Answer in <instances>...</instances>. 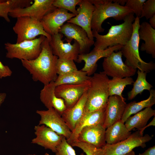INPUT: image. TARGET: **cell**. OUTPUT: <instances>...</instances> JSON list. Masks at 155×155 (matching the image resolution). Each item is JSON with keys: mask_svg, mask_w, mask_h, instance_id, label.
Here are the masks:
<instances>
[{"mask_svg": "<svg viewBox=\"0 0 155 155\" xmlns=\"http://www.w3.org/2000/svg\"><path fill=\"white\" fill-rule=\"evenodd\" d=\"M148 98L145 100L136 102H131L127 104L121 118L122 121L125 123L127 119L132 114H135L147 107H151L155 104V90L151 89Z\"/></svg>", "mask_w": 155, "mask_h": 155, "instance_id": "cell-27", "label": "cell"}, {"mask_svg": "<svg viewBox=\"0 0 155 155\" xmlns=\"http://www.w3.org/2000/svg\"><path fill=\"white\" fill-rule=\"evenodd\" d=\"M63 36L60 33L51 36L49 42L52 52L58 58L72 60L76 62L79 54V44L75 40L72 44L64 43Z\"/></svg>", "mask_w": 155, "mask_h": 155, "instance_id": "cell-13", "label": "cell"}, {"mask_svg": "<svg viewBox=\"0 0 155 155\" xmlns=\"http://www.w3.org/2000/svg\"><path fill=\"white\" fill-rule=\"evenodd\" d=\"M125 100V99L117 95L109 96L103 124L106 129L121 119L127 104Z\"/></svg>", "mask_w": 155, "mask_h": 155, "instance_id": "cell-20", "label": "cell"}, {"mask_svg": "<svg viewBox=\"0 0 155 155\" xmlns=\"http://www.w3.org/2000/svg\"><path fill=\"white\" fill-rule=\"evenodd\" d=\"M138 35L140 40L144 41L142 43L140 50L155 58V29L153 28L149 23L144 22L140 25L138 30Z\"/></svg>", "mask_w": 155, "mask_h": 155, "instance_id": "cell-24", "label": "cell"}, {"mask_svg": "<svg viewBox=\"0 0 155 155\" xmlns=\"http://www.w3.org/2000/svg\"><path fill=\"white\" fill-rule=\"evenodd\" d=\"M123 46L115 45L101 51L93 49L88 53L79 54L76 62L80 63L83 61L85 62L84 67L81 70L85 72L88 76H90L95 73L97 67V62L99 59L107 57L113 52L120 51Z\"/></svg>", "mask_w": 155, "mask_h": 155, "instance_id": "cell-17", "label": "cell"}, {"mask_svg": "<svg viewBox=\"0 0 155 155\" xmlns=\"http://www.w3.org/2000/svg\"><path fill=\"white\" fill-rule=\"evenodd\" d=\"M17 35L16 43L30 40L38 35H43L50 40L51 36L44 30L40 20L29 17H18L13 28Z\"/></svg>", "mask_w": 155, "mask_h": 155, "instance_id": "cell-7", "label": "cell"}, {"mask_svg": "<svg viewBox=\"0 0 155 155\" xmlns=\"http://www.w3.org/2000/svg\"><path fill=\"white\" fill-rule=\"evenodd\" d=\"M7 96V94L5 92L0 93V107L4 102Z\"/></svg>", "mask_w": 155, "mask_h": 155, "instance_id": "cell-41", "label": "cell"}, {"mask_svg": "<svg viewBox=\"0 0 155 155\" xmlns=\"http://www.w3.org/2000/svg\"><path fill=\"white\" fill-rule=\"evenodd\" d=\"M127 0H113V2L116 3L120 5L124 6L126 3Z\"/></svg>", "mask_w": 155, "mask_h": 155, "instance_id": "cell-43", "label": "cell"}, {"mask_svg": "<svg viewBox=\"0 0 155 155\" xmlns=\"http://www.w3.org/2000/svg\"><path fill=\"white\" fill-rule=\"evenodd\" d=\"M34 129L36 137L32 140L31 143L41 146L45 149L50 150L55 153L57 147L63 136L43 125L35 126Z\"/></svg>", "mask_w": 155, "mask_h": 155, "instance_id": "cell-16", "label": "cell"}, {"mask_svg": "<svg viewBox=\"0 0 155 155\" xmlns=\"http://www.w3.org/2000/svg\"><path fill=\"white\" fill-rule=\"evenodd\" d=\"M17 7L16 0H0V17L7 22H10L9 13L11 9Z\"/></svg>", "mask_w": 155, "mask_h": 155, "instance_id": "cell-33", "label": "cell"}, {"mask_svg": "<svg viewBox=\"0 0 155 155\" xmlns=\"http://www.w3.org/2000/svg\"><path fill=\"white\" fill-rule=\"evenodd\" d=\"M71 145L80 148L86 155H103L102 148H97L91 144L76 141Z\"/></svg>", "mask_w": 155, "mask_h": 155, "instance_id": "cell-34", "label": "cell"}, {"mask_svg": "<svg viewBox=\"0 0 155 155\" xmlns=\"http://www.w3.org/2000/svg\"><path fill=\"white\" fill-rule=\"evenodd\" d=\"M90 76L86 72L80 70L58 76L54 81L56 86L63 84H77L90 80Z\"/></svg>", "mask_w": 155, "mask_h": 155, "instance_id": "cell-28", "label": "cell"}, {"mask_svg": "<svg viewBox=\"0 0 155 155\" xmlns=\"http://www.w3.org/2000/svg\"><path fill=\"white\" fill-rule=\"evenodd\" d=\"M54 0H34L29 6L11 9L8 14L13 18L21 17H32L40 20L45 15L56 8L53 5Z\"/></svg>", "mask_w": 155, "mask_h": 155, "instance_id": "cell-10", "label": "cell"}, {"mask_svg": "<svg viewBox=\"0 0 155 155\" xmlns=\"http://www.w3.org/2000/svg\"><path fill=\"white\" fill-rule=\"evenodd\" d=\"M134 82L133 80L131 77L123 78L114 77L109 79L108 83L109 96L115 95L125 99L122 95L123 90L127 86L131 85Z\"/></svg>", "mask_w": 155, "mask_h": 155, "instance_id": "cell-30", "label": "cell"}, {"mask_svg": "<svg viewBox=\"0 0 155 155\" xmlns=\"http://www.w3.org/2000/svg\"><path fill=\"white\" fill-rule=\"evenodd\" d=\"M82 0H54L53 5L56 8H61L69 11L75 16L78 14L76 6Z\"/></svg>", "mask_w": 155, "mask_h": 155, "instance_id": "cell-32", "label": "cell"}, {"mask_svg": "<svg viewBox=\"0 0 155 155\" xmlns=\"http://www.w3.org/2000/svg\"><path fill=\"white\" fill-rule=\"evenodd\" d=\"M109 80L103 71L95 73L93 76H90L84 112L106 108L109 96L108 86Z\"/></svg>", "mask_w": 155, "mask_h": 155, "instance_id": "cell-4", "label": "cell"}, {"mask_svg": "<svg viewBox=\"0 0 155 155\" xmlns=\"http://www.w3.org/2000/svg\"><path fill=\"white\" fill-rule=\"evenodd\" d=\"M78 5V14L67 22L80 27L85 30L89 38L94 40L91 25L94 6L90 0H82Z\"/></svg>", "mask_w": 155, "mask_h": 155, "instance_id": "cell-18", "label": "cell"}, {"mask_svg": "<svg viewBox=\"0 0 155 155\" xmlns=\"http://www.w3.org/2000/svg\"><path fill=\"white\" fill-rule=\"evenodd\" d=\"M132 12L127 15L120 24L112 26L105 35L99 34L96 31L92 30L96 41L93 49L103 50L115 45H125L130 39L133 32V24L135 18Z\"/></svg>", "mask_w": 155, "mask_h": 155, "instance_id": "cell-2", "label": "cell"}, {"mask_svg": "<svg viewBox=\"0 0 155 155\" xmlns=\"http://www.w3.org/2000/svg\"><path fill=\"white\" fill-rule=\"evenodd\" d=\"M155 15V0H148L144 3L140 18L145 17L147 20Z\"/></svg>", "mask_w": 155, "mask_h": 155, "instance_id": "cell-36", "label": "cell"}, {"mask_svg": "<svg viewBox=\"0 0 155 155\" xmlns=\"http://www.w3.org/2000/svg\"><path fill=\"white\" fill-rule=\"evenodd\" d=\"M146 0H127L125 6L133 11L136 17H140L142 7Z\"/></svg>", "mask_w": 155, "mask_h": 155, "instance_id": "cell-37", "label": "cell"}, {"mask_svg": "<svg viewBox=\"0 0 155 155\" xmlns=\"http://www.w3.org/2000/svg\"><path fill=\"white\" fill-rule=\"evenodd\" d=\"M106 130L103 124L101 123L85 127L79 134L77 141L102 148L106 144Z\"/></svg>", "mask_w": 155, "mask_h": 155, "instance_id": "cell-19", "label": "cell"}, {"mask_svg": "<svg viewBox=\"0 0 155 155\" xmlns=\"http://www.w3.org/2000/svg\"><path fill=\"white\" fill-rule=\"evenodd\" d=\"M58 58L53 54L49 40L45 38L42 43L41 51L36 58L31 60H21V61L23 66L31 75L33 80L39 81L44 85L56 79Z\"/></svg>", "mask_w": 155, "mask_h": 155, "instance_id": "cell-1", "label": "cell"}, {"mask_svg": "<svg viewBox=\"0 0 155 155\" xmlns=\"http://www.w3.org/2000/svg\"><path fill=\"white\" fill-rule=\"evenodd\" d=\"M149 21V24L154 29H155V15L150 18Z\"/></svg>", "mask_w": 155, "mask_h": 155, "instance_id": "cell-42", "label": "cell"}, {"mask_svg": "<svg viewBox=\"0 0 155 155\" xmlns=\"http://www.w3.org/2000/svg\"><path fill=\"white\" fill-rule=\"evenodd\" d=\"M125 155H135V153L133 151H132L130 153L127 154Z\"/></svg>", "mask_w": 155, "mask_h": 155, "instance_id": "cell-44", "label": "cell"}, {"mask_svg": "<svg viewBox=\"0 0 155 155\" xmlns=\"http://www.w3.org/2000/svg\"><path fill=\"white\" fill-rule=\"evenodd\" d=\"M90 80L77 84H63L56 86V96L64 101L66 108L73 106L86 92L90 85Z\"/></svg>", "mask_w": 155, "mask_h": 155, "instance_id": "cell-14", "label": "cell"}, {"mask_svg": "<svg viewBox=\"0 0 155 155\" xmlns=\"http://www.w3.org/2000/svg\"><path fill=\"white\" fill-rule=\"evenodd\" d=\"M12 72L7 65H4L0 61V79L10 76Z\"/></svg>", "mask_w": 155, "mask_h": 155, "instance_id": "cell-38", "label": "cell"}, {"mask_svg": "<svg viewBox=\"0 0 155 155\" xmlns=\"http://www.w3.org/2000/svg\"><path fill=\"white\" fill-rule=\"evenodd\" d=\"M74 61L72 60L58 58L56 64L57 75H64L78 70Z\"/></svg>", "mask_w": 155, "mask_h": 155, "instance_id": "cell-31", "label": "cell"}, {"mask_svg": "<svg viewBox=\"0 0 155 155\" xmlns=\"http://www.w3.org/2000/svg\"><path fill=\"white\" fill-rule=\"evenodd\" d=\"M137 155H155V146L148 148L143 153Z\"/></svg>", "mask_w": 155, "mask_h": 155, "instance_id": "cell-39", "label": "cell"}, {"mask_svg": "<svg viewBox=\"0 0 155 155\" xmlns=\"http://www.w3.org/2000/svg\"><path fill=\"white\" fill-rule=\"evenodd\" d=\"M59 33L65 36V39L67 42L71 43L73 40L78 42L79 45V54L89 53L94 43V40L89 38L84 30L73 24L67 22L64 24Z\"/></svg>", "mask_w": 155, "mask_h": 155, "instance_id": "cell-12", "label": "cell"}, {"mask_svg": "<svg viewBox=\"0 0 155 155\" xmlns=\"http://www.w3.org/2000/svg\"><path fill=\"white\" fill-rule=\"evenodd\" d=\"M47 109L36 111V113L40 117L38 125H44L68 140L71 135V131L61 116L53 108Z\"/></svg>", "mask_w": 155, "mask_h": 155, "instance_id": "cell-11", "label": "cell"}, {"mask_svg": "<svg viewBox=\"0 0 155 155\" xmlns=\"http://www.w3.org/2000/svg\"><path fill=\"white\" fill-rule=\"evenodd\" d=\"M137 78L133 83V87L132 90L127 93L128 100H131L138 94H141L145 90L149 91L153 86L147 80V73L138 70Z\"/></svg>", "mask_w": 155, "mask_h": 155, "instance_id": "cell-29", "label": "cell"}, {"mask_svg": "<svg viewBox=\"0 0 155 155\" xmlns=\"http://www.w3.org/2000/svg\"><path fill=\"white\" fill-rule=\"evenodd\" d=\"M45 38L43 35H40L38 38L19 43L6 42L4 44L7 51L6 57L10 59L16 58L21 60L34 59L40 53L42 43Z\"/></svg>", "mask_w": 155, "mask_h": 155, "instance_id": "cell-6", "label": "cell"}, {"mask_svg": "<svg viewBox=\"0 0 155 155\" xmlns=\"http://www.w3.org/2000/svg\"><path fill=\"white\" fill-rule=\"evenodd\" d=\"M56 86L54 81L44 85L40 91V98L47 109L53 108L61 116L66 107L64 100L56 95L55 90Z\"/></svg>", "mask_w": 155, "mask_h": 155, "instance_id": "cell-22", "label": "cell"}, {"mask_svg": "<svg viewBox=\"0 0 155 155\" xmlns=\"http://www.w3.org/2000/svg\"><path fill=\"white\" fill-rule=\"evenodd\" d=\"M95 9L92 17L91 27L92 30L98 33L104 29L102 24L107 19L112 18L115 20H122L128 14L133 12L132 10L125 6L113 2L112 0H90Z\"/></svg>", "mask_w": 155, "mask_h": 155, "instance_id": "cell-3", "label": "cell"}, {"mask_svg": "<svg viewBox=\"0 0 155 155\" xmlns=\"http://www.w3.org/2000/svg\"><path fill=\"white\" fill-rule=\"evenodd\" d=\"M121 50L112 52L104 58L102 63L104 72L107 76L113 78H123L134 75L137 69L127 65L122 59Z\"/></svg>", "mask_w": 155, "mask_h": 155, "instance_id": "cell-9", "label": "cell"}, {"mask_svg": "<svg viewBox=\"0 0 155 155\" xmlns=\"http://www.w3.org/2000/svg\"><path fill=\"white\" fill-rule=\"evenodd\" d=\"M140 25V18L136 17L133 24L131 36L120 50L122 55L126 58L125 63L127 65L147 73L155 70V64L152 61L148 63L145 62L140 56L139 46L140 39L138 32Z\"/></svg>", "mask_w": 155, "mask_h": 155, "instance_id": "cell-5", "label": "cell"}, {"mask_svg": "<svg viewBox=\"0 0 155 155\" xmlns=\"http://www.w3.org/2000/svg\"><path fill=\"white\" fill-rule=\"evenodd\" d=\"M155 115V110L151 107L146 108L128 117L125 121V124L129 131H131L134 128L139 130L144 127L150 119Z\"/></svg>", "mask_w": 155, "mask_h": 155, "instance_id": "cell-26", "label": "cell"}, {"mask_svg": "<svg viewBox=\"0 0 155 155\" xmlns=\"http://www.w3.org/2000/svg\"><path fill=\"white\" fill-rule=\"evenodd\" d=\"M75 16L65 9L56 8L44 16L40 21L44 30L51 36L59 33L64 23Z\"/></svg>", "mask_w": 155, "mask_h": 155, "instance_id": "cell-15", "label": "cell"}, {"mask_svg": "<svg viewBox=\"0 0 155 155\" xmlns=\"http://www.w3.org/2000/svg\"><path fill=\"white\" fill-rule=\"evenodd\" d=\"M56 155H76L72 146L69 144L64 136L62 137L61 143L56 148ZM80 155H84L83 153Z\"/></svg>", "mask_w": 155, "mask_h": 155, "instance_id": "cell-35", "label": "cell"}, {"mask_svg": "<svg viewBox=\"0 0 155 155\" xmlns=\"http://www.w3.org/2000/svg\"><path fill=\"white\" fill-rule=\"evenodd\" d=\"M36 155L35 154H27V155ZM43 155H49V154L48 153H46Z\"/></svg>", "mask_w": 155, "mask_h": 155, "instance_id": "cell-45", "label": "cell"}, {"mask_svg": "<svg viewBox=\"0 0 155 155\" xmlns=\"http://www.w3.org/2000/svg\"><path fill=\"white\" fill-rule=\"evenodd\" d=\"M152 139L148 134L141 135L139 130L131 133L125 140L113 144H106L102 148L103 155H125L136 147H145L146 143Z\"/></svg>", "mask_w": 155, "mask_h": 155, "instance_id": "cell-8", "label": "cell"}, {"mask_svg": "<svg viewBox=\"0 0 155 155\" xmlns=\"http://www.w3.org/2000/svg\"><path fill=\"white\" fill-rule=\"evenodd\" d=\"M87 98L86 91L73 106L66 108L61 115L71 131L84 114Z\"/></svg>", "mask_w": 155, "mask_h": 155, "instance_id": "cell-23", "label": "cell"}, {"mask_svg": "<svg viewBox=\"0 0 155 155\" xmlns=\"http://www.w3.org/2000/svg\"><path fill=\"white\" fill-rule=\"evenodd\" d=\"M151 126H155V117H154L152 121L149 123V124L146 125L143 128L139 130L140 132V134L142 135H143L144 131L145 129L147 127Z\"/></svg>", "mask_w": 155, "mask_h": 155, "instance_id": "cell-40", "label": "cell"}, {"mask_svg": "<svg viewBox=\"0 0 155 155\" xmlns=\"http://www.w3.org/2000/svg\"><path fill=\"white\" fill-rule=\"evenodd\" d=\"M105 131L106 144H113L125 140L131 134L124 123L120 120L106 128Z\"/></svg>", "mask_w": 155, "mask_h": 155, "instance_id": "cell-25", "label": "cell"}, {"mask_svg": "<svg viewBox=\"0 0 155 155\" xmlns=\"http://www.w3.org/2000/svg\"><path fill=\"white\" fill-rule=\"evenodd\" d=\"M105 113L106 108L93 112H84L74 130L71 131L70 138L67 140L68 143L71 145L76 141L79 134L84 127L100 123L103 124Z\"/></svg>", "mask_w": 155, "mask_h": 155, "instance_id": "cell-21", "label": "cell"}]
</instances>
